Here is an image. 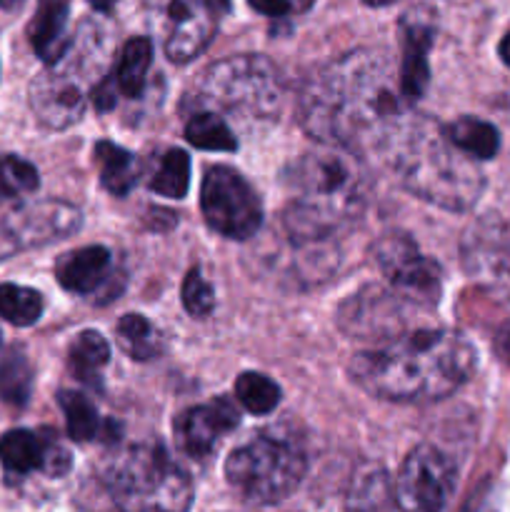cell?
I'll return each instance as SVG.
<instances>
[{
  "label": "cell",
  "mask_w": 510,
  "mask_h": 512,
  "mask_svg": "<svg viewBox=\"0 0 510 512\" xmlns=\"http://www.w3.org/2000/svg\"><path fill=\"white\" fill-rule=\"evenodd\" d=\"M408 108L385 53L353 50L308 80L298 110L318 143L363 145L383 160L413 120Z\"/></svg>",
  "instance_id": "1"
},
{
  "label": "cell",
  "mask_w": 510,
  "mask_h": 512,
  "mask_svg": "<svg viewBox=\"0 0 510 512\" xmlns=\"http://www.w3.org/2000/svg\"><path fill=\"white\" fill-rule=\"evenodd\" d=\"M475 350L453 330L395 335L365 350L350 365L353 380L373 398L390 403H433L470 378Z\"/></svg>",
  "instance_id": "2"
},
{
  "label": "cell",
  "mask_w": 510,
  "mask_h": 512,
  "mask_svg": "<svg viewBox=\"0 0 510 512\" xmlns=\"http://www.w3.org/2000/svg\"><path fill=\"white\" fill-rule=\"evenodd\" d=\"M288 180L295 198L283 225L293 243L333 240L365 203L363 165L345 145L320 143L290 168Z\"/></svg>",
  "instance_id": "3"
},
{
  "label": "cell",
  "mask_w": 510,
  "mask_h": 512,
  "mask_svg": "<svg viewBox=\"0 0 510 512\" xmlns=\"http://www.w3.org/2000/svg\"><path fill=\"white\" fill-rule=\"evenodd\" d=\"M405 190L445 210H468L485 188L480 170L428 118H413L383 155Z\"/></svg>",
  "instance_id": "4"
},
{
  "label": "cell",
  "mask_w": 510,
  "mask_h": 512,
  "mask_svg": "<svg viewBox=\"0 0 510 512\" xmlns=\"http://www.w3.org/2000/svg\"><path fill=\"white\" fill-rule=\"evenodd\" d=\"M105 485L123 512H188L193 483L158 443H140L115 453L105 465Z\"/></svg>",
  "instance_id": "5"
},
{
  "label": "cell",
  "mask_w": 510,
  "mask_h": 512,
  "mask_svg": "<svg viewBox=\"0 0 510 512\" xmlns=\"http://www.w3.org/2000/svg\"><path fill=\"white\" fill-rule=\"evenodd\" d=\"M305 475V455L288 440L260 435L233 450L225 463V478L258 505L283 503L298 490Z\"/></svg>",
  "instance_id": "6"
},
{
  "label": "cell",
  "mask_w": 510,
  "mask_h": 512,
  "mask_svg": "<svg viewBox=\"0 0 510 512\" xmlns=\"http://www.w3.org/2000/svg\"><path fill=\"white\" fill-rule=\"evenodd\" d=\"M200 100L240 113L270 115L283 100V78L263 55H230L205 70Z\"/></svg>",
  "instance_id": "7"
},
{
  "label": "cell",
  "mask_w": 510,
  "mask_h": 512,
  "mask_svg": "<svg viewBox=\"0 0 510 512\" xmlns=\"http://www.w3.org/2000/svg\"><path fill=\"white\" fill-rule=\"evenodd\" d=\"M200 208L205 223L215 233L233 240H245L258 233L263 223V205L248 180L233 168L215 165L205 170L200 188Z\"/></svg>",
  "instance_id": "8"
},
{
  "label": "cell",
  "mask_w": 510,
  "mask_h": 512,
  "mask_svg": "<svg viewBox=\"0 0 510 512\" xmlns=\"http://www.w3.org/2000/svg\"><path fill=\"white\" fill-rule=\"evenodd\" d=\"M455 490V468L433 445H418L400 465L393 498L400 512H445Z\"/></svg>",
  "instance_id": "9"
},
{
  "label": "cell",
  "mask_w": 510,
  "mask_h": 512,
  "mask_svg": "<svg viewBox=\"0 0 510 512\" xmlns=\"http://www.w3.org/2000/svg\"><path fill=\"white\" fill-rule=\"evenodd\" d=\"M375 263L393 293L410 305H435L440 298V268L405 233H388L375 245Z\"/></svg>",
  "instance_id": "10"
},
{
  "label": "cell",
  "mask_w": 510,
  "mask_h": 512,
  "mask_svg": "<svg viewBox=\"0 0 510 512\" xmlns=\"http://www.w3.org/2000/svg\"><path fill=\"white\" fill-rule=\"evenodd\" d=\"M225 5L228 0H170L168 15L173 28L165 40V53L173 63H188L208 48Z\"/></svg>",
  "instance_id": "11"
},
{
  "label": "cell",
  "mask_w": 510,
  "mask_h": 512,
  "mask_svg": "<svg viewBox=\"0 0 510 512\" xmlns=\"http://www.w3.org/2000/svg\"><path fill=\"white\" fill-rule=\"evenodd\" d=\"M80 228V210L63 200H40L15 210L5 223L10 240L20 248L53 243L68 238Z\"/></svg>",
  "instance_id": "12"
},
{
  "label": "cell",
  "mask_w": 510,
  "mask_h": 512,
  "mask_svg": "<svg viewBox=\"0 0 510 512\" xmlns=\"http://www.w3.org/2000/svg\"><path fill=\"white\" fill-rule=\"evenodd\" d=\"M405 303L393 290L368 288L350 298L340 310V325L358 338L393 340L400 335Z\"/></svg>",
  "instance_id": "13"
},
{
  "label": "cell",
  "mask_w": 510,
  "mask_h": 512,
  "mask_svg": "<svg viewBox=\"0 0 510 512\" xmlns=\"http://www.w3.org/2000/svg\"><path fill=\"white\" fill-rule=\"evenodd\" d=\"M238 425V410L230 400L220 398L213 403L190 408L175 420V440L178 448L190 458H208L215 445Z\"/></svg>",
  "instance_id": "14"
},
{
  "label": "cell",
  "mask_w": 510,
  "mask_h": 512,
  "mask_svg": "<svg viewBox=\"0 0 510 512\" xmlns=\"http://www.w3.org/2000/svg\"><path fill=\"white\" fill-rule=\"evenodd\" d=\"M465 268L498 293H510V238L498 223H480L465 243Z\"/></svg>",
  "instance_id": "15"
},
{
  "label": "cell",
  "mask_w": 510,
  "mask_h": 512,
  "mask_svg": "<svg viewBox=\"0 0 510 512\" xmlns=\"http://www.w3.org/2000/svg\"><path fill=\"white\" fill-rule=\"evenodd\" d=\"M400 33H403V60H400L398 80L403 98L413 105L423 98L425 85L430 80L428 50L433 45L435 28L425 10H410L400 20Z\"/></svg>",
  "instance_id": "16"
},
{
  "label": "cell",
  "mask_w": 510,
  "mask_h": 512,
  "mask_svg": "<svg viewBox=\"0 0 510 512\" xmlns=\"http://www.w3.org/2000/svg\"><path fill=\"white\" fill-rule=\"evenodd\" d=\"M30 108L48 128H68L78 123L85 110V93L73 75L43 73L30 85Z\"/></svg>",
  "instance_id": "17"
},
{
  "label": "cell",
  "mask_w": 510,
  "mask_h": 512,
  "mask_svg": "<svg viewBox=\"0 0 510 512\" xmlns=\"http://www.w3.org/2000/svg\"><path fill=\"white\" fill-rule=\"evenodd\" d=\"M0 463L10 473H33L45 470L50 475H63L70 468L68 450L60 448L55 440L40 438L30 430H10L0 438Z\"/></svg>",
  "instance_id": "18"
},
{
  "label": "cell",
  "mask_w": 510,
  "mask_h": 512,
  "mask_svg": "<svg viewBox=\"0 0 510 512\" xmlns=\"http://www.w3.org/2000/svg\"><path fill=\"white\" fill-rule=\"evenodd\" d=\"M110 268H113L110 250L100 248V245H88V248L65 253L55 263V278L70 293L88 295L108 280Z\"/></svg>",
  "instance_id": "19"
},
{
  "label": "cell",
  "mask_w": 510,
  "mask_h": 512,
  "mask_svg": "<svg viewBox=\"0 0 510 512\" xmlns=\"http://www.w3.org/2000/svg\"><path fill=\"white\" fill-rule=\"evenodd\" d=\"M30 43L45 63L63 58L68 48V0H40L30 23Z\"/></svg>",
  "instance_id": "20"
},
{
  "label": "cell",
  "mask_w": 510,
  "mask_h": 512,
  "mask_svg": "<svg viewBox=\"0 0 510 512\" xmlns=\"http://www.w3.org/2000/svg\"><path fill=\"white\" fill-rule=\"evenodd\" d=\"M93 160L100 170V183H103V188L110 195L123 198L138 183L140 168L138 160H135V155L130 150L103 140V143H98L93 148Z\"/></svg>",
  "instance_id": "21"
},
{
  "label": "cell",
  "mask_w": 510,
  "mask_h": 512,
  "mask_svg": "<svg viewBox=\"0 0 510 512\" xmlns=\"http://www.w3.org/2000/svg\"><path fill=\"white\" fill-rule=\"evenodd\" d=\"M60 405L65 413V425H68V435L78 443H90V440L108 438L113 433V423H105L95 405L90 403L85 395L80 393H60Z\"/></svg>",
  "instance_id": "22"
},
{
  "label": "cell",
  "mask_w": 510,
  "mask_h": 512,
  "mask_svg": "<svg viewBox=\"0 0 510 512\" xmlns=\"http://www.w3.org/2000/svg\"><path fill=\"white\" fill-rule=\"evenodd\" d=\"M445 138L460 150L478 160H490L500 150V135L490 123L478 118H458L443 130Z\"/></svg>",
  "instance_id": "23"
},
{
  "label": "cell",
  "mask_w": 510,
  "mask_h": 512,
  "mask_svg": "<svg viewBox=\"0 0 510 512\" xmlns=\"http://www.w3.org/2000/svg\"><path fill=\"white\" fill-rule=\"evenodd\" d=\"M393 505V485L388 483V473L383 468L370 465L355 475L350 493L353 512H393Z\"/></svg>",
  "instance_id": "24"
},
{
  "label": "cell",
  "mask_w": 510,
  "mask_h": 512,
  "mask_svg": "<svg viewBox=\"0 0 510 512\" xmlns=\"http://www.w3.org/2000/svg\"><path fill=\"white\" fill-rule=\"evenodd\" d=\"M150 60H153V45L148 38H133L125 43L118 70H115V83H118L120 93L128 98H138L143 93Z\"/></svg>",
  "instance_id": "25"
},
{
  "label": "cell",
  "mask_w": 510,
  "mask_h": 512,
  "mask_svg": "<svg viewBox=\"0 0 510 512\" xmlns=\"http://www.w3.org/2000/svg\"><path fill=\"white\" fill-rule=\"evenodd\" d=\"M108 360H110L108 343H105L103 335L95 333V330H85V333H80L78 338L73 340V345H70V353H68L70 370H73L80 380H85V383L90 385H95L100 370L105 368Z\"/></svg>",
  "instance_id": "26"
},
{
  "label": "cell",
  "mask_w": 510,
  "mask_h": 512,
  "mask_svg": "<svg viewBox=\"0 0 510 512\" xmlns=\"http://www.w3.org/2000/svg\"><path fill=\"white\" fill-rule=\"evenodd\" d=\"M150 190L165 198H185L190 188V158L185 150H168L148 180Z\"/></svg>",
  "instance_id": "27"
},
{
  "label": "cell",
  "mask_w": 510,
  "mask_h": 512,
  "mask_svg": "<svg viewBox=\"0 0 510 512\" xmlns=\"http://www.w3.org/2000/svg\"><path fill=\"white\" fill-rule=\"evenodd\" d=\"M118 340L125 353L135 360H150L163 350V338L150 320L143 315H125L118 323Z\"/></svg>",
  "instance_id": "28"
},
{
  "label": "cell",
  "mask_w": 510,
  "mask_h": 512,
  "mask_svg": "<svg viewBox=\"0 0 510 512\" xmlns=\"http://www.w3.org/2000/svg\"><path fill=\"white\" fill-rule=\"evenodd\" d=\"M43 313V298L38 290L23 288V285L3 283L0 285V318L10 325H33Z\"/></svg>",
  "instance_id": "29"
},
{
  "label": "cell",
  "mask_w": 510,
  "mask_h": 512,
  "mask_svg": "<svg viewBox=\"0 0 510 512\" xmlns=\"http://www.w3.org/2000/svg\"><path fill=\"white\" fill-rule=\"evenodd\" d=\"M185 138L190 145L203 150H235L238 140H235L233 130L225 125L223 118L213 113H198L188 120L185 125Z\"/></svg>",
  "instance_id": "30"
},
{
  "label": "cell",
  "mask_w": 510,
  "mask_h": 512,
  "mask_svg": "<svg viewBox=\"0 0 510 512\" xmlns=\"http://www.w3.org/2000/svg\"><path fill=\"white\" fill-rule=\"evenodd\" d=\"M235 398L248 413L265 415L280 403V388L263 373H243L235 380Z\"/></svg>",
  "instance_id": "31"
},
{
  "label": "cell",
  "mask_w": 510,
  "mask_h": 512,
  "mask_svg": "<svg viewBox=\"0 0 510 512\" xmlns=\"http://www.w3.org/2000/svg\"><path fill=\"white\" fill-rule=\"evenodd\" d=\"M33 388V370L20 353H10L0 360V398L10 405L28 403Z\"/></svg>",
  "instance_id": "32"
},
{
  "label": "cell",
  "mask_w": 510,
  "mask_h": 512,
  "mask_svg": "<svg viewBox=\"0 0 510 512\" xmlns=\"http://www.w3.org/2000/svg\"><path fill=\"white\" fill-rule=\"evenodd\" d=\"M38 188V170L15 155H5L0 160V195L10 198V195H25L33 193Z\"/></svg>",
  "instance_id": "33"
},
{
  "label": "cell",
  "mask_w": 510,
  "mask_h": 512,
  "mask_svg": "<svg viewBox=\"0 0 510 512\" xmlns=\"http://www.w3.org/2000/svg\"><path fill=\"white\" fill-rule=\"evenodd\" d=\"M183 305L193 318H205V315H210V310H213V288H210V283L203 278L200 270H190V273L185 275Z\"/></svg>",
  "instance_id": "34"
},
{
  "label": "cell",
  "mask_w": 510,
  "mask_h": 512,
  "mask_svg": "<svg viewBox=\"0 0 510 512\" xmlns=\"http://www.w3.org/2000/svg\"><path fill=\"white\" fill-rule=\"evenodd\" d=\"M250 8L258 13L268 15V18H280L290 10V0H248Z\"/></svg>",
  "instance_id": "35"
},
{
  "label": "cell",
  "mask_w": 510,
  "mask_h": 512,
  "mask_svg": "<svg viewBox=\"0 0 510 512\" xmlns=\"http://www.w3.org/2000/svg\"><path fill=\"white\" fill-rule=\"evenodd\" d=\"M500 58H503V63L510 68V30L503 35V40H500Z\"/></svg>",
  "instance_id": "36"
},
{
  "label": "cell",
  "mask_w": 510,
  "mask_h": 512,
  "mask_svg": "<svg viewBox=\"0 0 510 512\" xmlns=\"http://www.w3.org/2000/svg\"><path fill=\"white\" fill-rule=\"evenodd\" d=\"M115 0H90V5H95L98 10H108Z\"/></svg>",
  "instance_id": "37"
},
{
  "label": "cell",
  "mask_w": 510,
  "mask_h": 512,
  "mask_svg": "<svg viewBox=\"0 0 510 512\" xmlns=\"http://www.w3.org/2000/svg\"><path fill=\"white\" fill-rule=\"evenodd\" d=\"M20 3H23V0H0V8H5V10H13V8H18Z\"/></svg>",
  "instance_id": "38"
},
{
  "label": "cell",
  "mask_w": 510,
  "mask_h": 512,
  "mask_svg": "<svg viewBox=\"0 0 510 512\" xmlns=\"http://www.w3.org/2000/svg\"><path fill=\"white\" fill-rule=\"evenodd\" d=\"M368 5H373V8H380V5H390L395 3V0H365Z\"/></svg>",
  "instance_id": "39"
},
{
  "label": "cell",
  "mask_w": 510,
  "mask_h": 512,
  "mask_svg": "<svg viewBox=\"0 0 510 512\" xmlns=\"http://www.w3.org/2000/svg\"><path fill=\"white\" fill-rule=\"evenodd\" d=\"M505 350H508V358H510V328L508 333H505Z\"/></svg>",
  "instance_id": "40"
},
{
  "label": "cell",
  "mask_w": 510,
  "mask_h": 512,
  "mask_svg": "<svg viewBox=\"0 0 510 512\" xmlns=\"http://www.w3.org/2000/svg\"><path fill=\"white\" fill-rule=\"evenodd\" d=\"M298 3H300V5H303V8H308V5H310V3H313V0H298Z\"/></svg>",
  "instance_id": "41"
}]
</instances>
